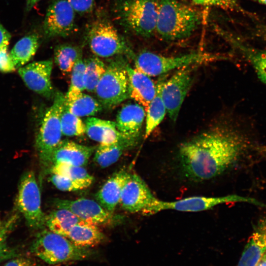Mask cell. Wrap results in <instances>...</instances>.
<instances>
[{
    "label": "cell",
    "mask_w": 266,
    "mask_h": 266,
    "mask_svg": "<svg viewBox=\"0 0 266 266\" xmlns=\"http://www.w3.org/2000/svg\"><path fill=\"white\" fill-rule=\"evenodd\" d=\"M256 266H266V251L263 255Z\"/></svg>",
    "instance_id": "obj_43"
},
{
    "label": "cell",
    "mask_w": 266,
    "mask_h": 266,
    "mask_svg": "<svg viewBox=\"0 0 266 266\" xmlns=\"http://www.w3.org/2000/svg\"><path fill=\"white\" fill-rule=\"evenodd\" d=\"M50 179L57 189L63 191L72 192L83 190L92 184L89 182L73 180L54 174H52Z\"/></svg>",
    "instance_id": "obj_34"
},
{
    "label": "cell",
    "mask_w": 266,
    "mask_h": 266,
    "mask_svg": "<svg viewBox=\"0 0 266 266\" xmlns=\"http://www.w3.org/2000/svg\"><path fill=\"white\" fill-rule=\"evenodd\" d=\"M4 266H35V265L28 258L19 257L8 261Z\"/></svg>",
    "instance_id": "obj_39"
},
{
    "label": "cell",
    "mask_w": 266,
    "mask_h": 266,
    "mask_svg": "<svg viewBox=\"0 0 266 266\" xmlns=\"http://www.w3.org/2000/svg\"><path fill=\"white\" fill-rule=\"evenodd\" d=\"M62 134L67 136H82L86 133L85 123L79 117L70 112L65 103L61 115Z\"/></svg>",
    "instance_id": "obj_31"
},
{
    "label": "cell",
    "mask_w": 266,
    "mask_h": 266,
    "mask_svg": "<svg viewBox=\"0 0 266 266\" xmlns=\"http://www.w3.org/2000/svg\"><path fill=\"white\" fill-rule=\"evenodd\" d=\"M15 69L7 49L0 50V71L10 72L14 71Z\"/></svg>",
    "instance_id": "obj_38"
},
{
    "label": "cell",
    "mask_w": 266,
    "mask_h": 266,
    "mask_svg": "<svg viewBox=\"0 0 266 266\" xmlns=\"http://www.w3.org/2000/svg\"><path fill=\"white\" fill-rule=\"evenodd\" d=\"M266 251V216L261 220L249 238L237 266H256Z\"/></svg>",
    "instance_id": "obj_20"
},
{
    "label": "cell",
    "mask_w": 266,
    "mask_h": 266,
    "mask_svg": "<svg viewBox=\"0 0 266 266\" xmlns=\"http://www.w3.org/2000/svg\"><path fill=\"white\" fill-rule=\"evenodd\" d=\"M31 249L36 256L50 265L83 260L93 254L89 248L78 246L66 237L49 230L37 234Z\"/></svg>",
    "instance_id": "obj_4"
},
{
    "label": "cell",
    "mask_w": 266,
    "mask_h": 266,
    "mask_svg": "<svg viewBox=\"0 0 266 266\" xmlns=\"http://www.w3.org/2000/svg\"><path fill=\"white\" fill-rule=\"evenodd\" d=\"M249 146L237 130L213 128L180 144L176 156L178 166L182 175L190 181L210 180L233 167Z\"/></svg>",
    "instance_id": "obj_1"
},
{
    "label": "cell",
    "mask_w": 266,
    "mask_h": 266,
    "mask_svg": "<svg viewBox=\"0 0 266 266\" xmlns=\"http://www.w3.org/2000/svg\"><path fill=\"white\" fill-rule=\"evenodd\" d=\"M41 0H27L26 1V10L29 11L31 10L33 7L36 4L38 1Z\"/></svg>",
    "instance_id": "obj_42"
},
{
    "label": "cell",
    "mask_w": 266,
    "mask_h": 266,
    "mask_svg": "<svg viewBox=\"0 0 266 266\" xmlns=\"http://www.w3.org/2000/svg\"><path fill=\"white\" fill-rule=\"evenodd\" d=\"M65 97L60 92L54 95L52 104L42 119L36 136L35 145L40 162L46 167H50L52 154L61 140L62 135L61 115Z\"/></svg>",
    "instance_id": "obj_6"
},
{
    "label": "cell",
    "mask_w": 266,
    "mask_h": 266,
    "mask_svg": "<svg viewBox=\"0 0 266 266\" xmlns=\"http://www.w3.org/2000/svg\"><path fill=\"white\" fill-rule=\"evenodd\" d=\"M16 204L30 228L39 229L45 225L46 216L41 207L40 190L33 171H27L21 178Z\"/></svg>",
    "instance_id": "obj_9"
},
{
    "label": "cell",
    "mask_w": 266,
    "mask_h": 266,
    "mask_svg": "<svg viewBox=\"0 0 266 266\" xmlns=\"http://www.w3.org/2000/svg\"><path fill=\"white\" fill-rule=\"evenodd\" d=\"M52 174L59 175L73 180L93 183L94 177L83 167L65 163L53 164L50 167Z\"/></svg>",
    "instance_id": "obj_32"
},
{
    "label": "cell",
    "mask_w": 266,
    "mask_h": 266,
    "mask_svg": "<svg viewBox=\"0 0 266 266\" xmlns=\"http://www.w3.org/2000/svg\"><path fill=\"white\" fill-rule=\"evenodd\" d=\"M66 237L78 246L89 248L102 243L105 236L98 226L84 221L72 227Z\"/></svg>",
    "instance_id": "obj_23"
},
{
    "label": "cell",
    "mask_w": 266,
    "mask_h": 266,
    "mask_svg": "<svg viewBox=\"0 0 266 266\" xmlns=\"http://www.w3.org/2000/svg\"><path fill=\"white\" fill-rule=\"evenodd\" d=\"M82 57L81 50L71 44L58 45L55 49V62L60 69L65 73L70 72L75 63Z\"/></svg>",
    "instance_id": "obj_29"
},
{
    "label": "cell",
    "mask_w": 266,
    "mask_h": 266,
    "mask_svg": "<svg viewBox=\"0 0 266 266\" xmlns=\"http://www.w3.org/2000/svg\"><path fill=\"white\" fill-rule=\"evenodd\" d=\"M85 66V60L82 58L79 59L75 63L71 71L70 84L67 93L82 92L85 90L84 75Z\"/></svg>",
    "instance_id": "obj_35"
},
{
    "label": "cell",
    "mask_w": 266,
    "mask_h": 266,
    "mask_svg": "<svg viewBox=\"0 0 266 266\" xmlns=\"http://www.w3.org/2000/svg\"><path fill=\"white\" fill-rule=\"evenodd\" d=\"M11 35L0 23V50L7 49Z\"/></svg>",
    "instance_id": "obj_40"
},
{
    "label": "cell",
    "mask_w": 266,
    "mask_h": 266,
    "mask_svg": "<svg viewBox=\"0 0 266 266\" xmlns=\"http://www.w3.org/2000/svg\"><path fill=\"white\" fill-rule=\"evenodd\" d=\"M86 37L90 48L98 57L123 54L134 56L125 39L105 18H98L90 25Z\"/></svg>",
    "instance_id": "obj_7"
},
{
    "label": "cell",
    "mask_w": 266,
    "mask_h": 266,
    "mask_svg": "<svg viewBox=\"0 0 266 266\" xmlns=\"http://www.w3.org/2000/svg\"><path fill=\"white\" fill-rule=\"evenodd\" d=\"M54 204L58 208L71 211L82 220L96 225H110L117 221V217L104 209L98 202L88 199L74 200L55 199Z\"/></svg>",
    "instance_id": "obj_14"
},
{
    "label": "cell",
    "mask_w": 266,
    "mask_h": 266,
    "mask_svg": "<svg viewBox=\"0 0 266 266\" xmlns=\"http://www.w3.org/2000/svg\"><path fill=\"white\" fill-rule=\"evenodd\" d=\"M39 38L35 33L26 35L18 40L9 55L15 68H20L28 63L36 53Z\"/></svg>",
    "instance_id": "obj_27"
},
{
    "label": "cell",
    "mask_w": 266,
    "mask_h": 266,
    "mask_svg": "<svg viewBox=\"0 0 266 266\" xmlns=\"http://www.w3.org/2000/svg\"><path fill=\"white\" fill-rule=\"evenodd\" d=\"M221 58L219 55L201 51L166 56L147 50L134 57L135 68L149 76H161L183 67L201 65Z\"/></svg>",
    "instance_id": "obj_5"
},
{
    "label": "cell",
    "mask_w": 266,
    "mask_h": 266,
    "mask_svg": "<svg viewBox=\"0 0 266 266\" xmlns=\"http://www.w3.org/2000/svg\"><path fill=\"white\" fill-rule=\"evenodd\" d=\"M145 117V108L138 103L125 104L118 112L116 124L123 135L140 141Z\"/></svg>",
    "instance_id": "obj_16"
},
{
    "label": "cell",
    "mask_w": 266,
    "mask_h": 266,
    "mask_svg": "<svg viewBox=\"0 0 266 266\" xmlns=\"http://www.w3.org/2000/svg\"><path fill=\"white\" fill-rule=\"evenodd\" d=\"M158 200L142 178L133 173L123 189L119 203L128 212L150 215Z\"/></svg>",
    "instance_id": "obj_12"
},
{
    "label": "cell",
    "mask_w": 266,
    "mask_h": 266,
    "mask_svg": "<svg viewBox=\"0 0 266 266\" xmlns=\"http://www.w3.org/2000/svg\"><path fill=\"white\" fill-rule=\"evenodd\" d=\"M252 65L259 79L266 85V50L247 46L232 38H228Z\"/></svg>",
    "instance_id": "obj_28"
},
{
    "label": "cell",
    "mask_w": 266,
    "mask_h": 266,
    "mask_svg": "<svg viewBox=\"0 0 266 266\" xmlns=\"http://www.w3.org/2000/svg\"><path fill=\"white\" fill-rule=\"evenodd\" d=\"M95 149L71 140H61L52 154L51 166L57 163H65L83 167L88 164Z\"/></svg>",
    "instance_id": "obj_17"
},
{
    "label": "cell",
    "mask_w": 266,
    "mask_h": 266,
    "mask_svg": "<svg viewBox=\"0 0 266 266\" xmlns=\"http://www.w3.org/2000/svg\"><path fill=\"white\" fill-rule=\"evenodd\" d=\"M85 69L84 75L85 90L95 92L96 87L105 72L104 63L98 57H90L85 60Z\"/></svg>",
    "instance_id": "obj_30"
},
{
    "label": "cell",
    "mask_w": 266,
    "mask_h": 266,
    "mask_svg": "<svg viewBox=\"0 0 266 266\" xmlns=\"http://www.w3.org/2000/svg\"><path fill=\"white\" fill-rule=\"evenodd\" d=\"M198 65L181 68L168 79H164L161 87V96L166 113L170 119L175 122L185 98L194 80L193 72Z\"/></svg>",
    "instance_id": "obj_10"
},
{
    "label": "cell",
    "mask_w": 266,
    "mask_h": 266,
    "mask_svg": "<svg viewBox=\"0 0 266 266\" xmlns=\"http://www.w3.org/2000/svg\"><path fill=\"white\" fill-rule=\"evenodd\" d=\"M259 2L266 5V0H256Z\"/></svg>",
    "instance_id": "obj_44"
},
{
    "label": "cell",
    "mask_w": 266,
    "mask_h": 266,
    "mask_svg": "<svg viewBox=\"0 0 266 266\" xmlns=\"http://www.w3.org/2000/svg\"><path fill=\"white\" fill-rule=\"evenodd\" d=\"M231 202H248L261 206H266L253 198L237 195L221 197L192 196L172 201L159 200L154 207L153 214L167 210L197 212L209 210L220 204Z\"/></svg>",
    "instance_id": "obj_11"
},
{
    "label": "cell",
    "mask_w": 266,
    "mask_h": 266,
    "mask_svg": "<svg viewBox=\"0 0 266 266\" xmlns=\"http://www.w3.org/2000/svg\"><path fill=\"white\" fill-rule=\"evenodd\" d=\"M158 0H115L113 12L119 25L137 36L149 38L155 33Z\"/></svg>",
    "instance_id": "obj_3"
},
{
    "label": "cell",
    "mask_w": 266,
    "mask_h": 266,
    "mask_svg": "<svg viewBox=\"0 0 266 266\" xmlns=\"http://www.w3.org/2000/svg\"><path fill=\"white\" fill-rule=\"evenodd\" d=\"M127 71L129 82L130 98L142 106L145 110L156 95V83L150 76L135 68H132L128 65Z\"/></svg>",
    "instance_id": "obj_18"
},
{
    "label": "cell",
    "mask_w": 266,
    "mask_h": 266,
    "mask_svg": "<svg viewBox=\"0 0 266 266\" xmlns=\"http://www.w3.org/2000/svg\"><path fill=\"white\" fill-rule=\"evenodd\" d=\"M257 33L258 35L266 40V26L259 27Z\"/></svg>",
    "instance_id": "obj_41"
},
{
    "label": "cell",
    "mask_w": 266,
    "mask_h": 266,
    "mask_svg": "<svg viewBox=\"0 0 266 266\" xmlns=\"http://www.w3.org/2000/svg\"><path fill=\"white\" fill-rule=\"evenodd\" d=\"M52 68V60L40 61L19 68L18 73L30 90L49 98L54 92L51 81Z\"/></svg>",
    "instance_id": "obj_15"
},
{
    "label": "cell",
    "mask_w": 266,
    "mask_h": 266,
    "mask_svg": "<svg viewBox=\"0 0 266 266\" xmlns=\"http://www.w3.org/2000/svg\"><path fill=\"white\" fill-rule=\"evenodd\" d=\"M155 33L163 39L175 41L190 37L200 26V13L179 0H158Z\"/></svg>",
    "instance_id": "obj_2"
},
{
    "label": "cell",
    "mask_w": 266,
    "mask_h": 266,
    "mask_svg": "<svg viewBox=\"0 0 266 266\" xmlns=\"http://www.w3.org/2000/svg\"><path fill=\"white\" fill-rule=\"evenodd\" d=\"M18 218L14 214L6 220L0 219V263L12 258L15 253L7 245V238Z\"/></svg>",
    "instance_id": "obj_33"
},
{
    "label": "cell",
    "mask_w": 266,
    "mask_h": 266,
    "mask_svg": "<svg viewBox=\"0 0 266 266\" xmlns=\"http://www.w3.org/2000/svg\"><path fill=\"white\" fill-rule=\"evenodd\" d=\"M130 174L124 169L115 173L96 194L98 202L108 211L113 213Z\"/></svg>",
    "instance_id": "obj_19"
},
{
    "label": "cell",
    "mask_w": 266,
    "mask_h": 266,
    "mask_svg": "<svg viewBox=\"0 0 266 266\" xmlns=\"http://www.w3.org/2000/svg\"><path fill=\"white\" fill-rule=\"evenodd\" d=\"M84 221L71 211L64 208H58L45 217V225L48 230L65 237L72 227Z\"/></svg>",
    "instance_id": "obj_26"
},
{
    "label": "cell",
    "mask_w": 266,
    "mask_h": 266,
    "mask_svg": "<svg viewBox=\"0 0 266 266\" xmlns=\"http://www.w3.org/2000/svg\"><path fill=\"white\" fill-rule=\"evenodd\" d=\"M139 141L125 136L108 144H100L95 153L94 161L101 167L105 168L115 163L127 150L135 147Z\"/></svg>",
    "instance_id": "obj_21"
},
{
    "label": "cell",
    "mask_w": 266,
    "mask_h": 266,
    "mask_svg": "<svg viewBox=\"0 0 266 266\" xmlns=\"http://www.w3.org/2000/svg\"><path fill=\"white\" fill-rule=\"evenodd\" d=\"M84 123L88 137L100 144L112 143L124 136L118 131L113 121L88 117Z\"/></svg>",
    "instance_id": "obj_22"
},
{
    "label": "cell",
    "mask_w": 266,
    "mask_h": 266,
    "mask_svg": "<svg viewBox=\"0 0 266 266\" xmlns=\"http://www.w3.org/2000/svg\"><path fill=\"white\" fill-rule=\"evenodd\" d=\"M65 97L69 111L79 117L94 116L102 109L98 100L83 92H67Z\"/></svg>",
    "instance_id": "obj_25"
},
{
    "label": "cell",
    "mask_w": 266,
    "mask_h": 266,
    "mask_svg": "<svg viewBox=\"0 0 266 266\" xmlns=\"http://www.w3.org/2000/svg\"><path fill=\"white\" fill-rule=\"evenodd\" d=\"M127 66L122 60H117L106 66L95 91L102 106L112 108L130 98Z\"/></svg>",
    "instance_id": "obj_8"
},
{
    "label": "cell",
    "mask_w": 266,
    "mask_h": 266,
    "mask_svg": "<svg viewBox=\"0 0 266 266\" xmlns=\"http://www.w3.org/2000/svg\"><path fill=\"white\" fill-rule=\"evenodd\" d=\"M75 12L66 0H55L49 6L43 22L47 37H66L75 30Z\"/></svg>",
    "instance_id": "obj_13"
},
{
    "label": "cell",
    "mask_w": 266,
    "mask_h": 266,
    "mask_svg": "<svg viewBox=\"0 0 266 266\" xmlns=\"http://www.w3.org/2000/svg\"><path fill=\"white\" fill-rule=\"evenodd\" d=\"M75 12L85 14L92 12L95 6L94 0H66Z\"/></svg>",
    "instance_id": "obj_37"
},
{
    "label": "cell",
    "mask_w": 266,
    "mask_h": 266,
    "mask_svg": "<svg viewBox=\"0 0 266 266\" xmlns=\"http://www.w3.org/2000/svg\"><path fill=\"white\" fill-rule=\"evenodd\" d=\"M195 4L205 7H215L244 13L236 0H191Z\"/></svg>",
    "instance_id": "obj_36"
},
{
    "label": "cell",
    "mask_w": 266,
    "mask_h": 266,
    "mask_svg": "<svg viewBox=\"0 0 266 266\" xmlns=\"http://www.w3.org/2000/svg\"><path fill=\"white\" fill-rule=\"evenodd\" d=\"M166 76H160L156 83V93L145 109V128L144 139L147 138L163 121L166 110L161 96V87Z\"/></svg>",
    "instance_id": "obj_24"
}]
</instances>
